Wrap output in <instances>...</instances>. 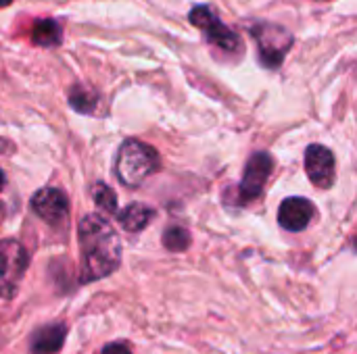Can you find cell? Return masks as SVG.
I'll list each match as a JSON object with an SVG mask.
<instances>
[{"instance_id":"1","label":"cell","mask_w":357,"mask_h":354,"mask_svg":"<svg viewBox=\"0 0 357 354\" xmlns=\"http://www.w3.org/2000/svg\"><path fill=\"white\" fill-rule=\"evenodd\" d=\"M82 252V282H96L111 275L121 261L117 232L100 215H86L77 227Z\"/></svg>"},{"instance_id":"2","label":"cell","mask_w":357,"mask_h":354,"mask_svg":"<svg viewBox=\"0 0 357 354\" xmlns=\"http://www.w3.org/2000/svg\"><path fill=\"white\" fill-rule=\"evenodd\" d=\"M159 167V154L153 146L140 142V140H126L119 146L117 159H115V173L117 179L128 186L136 188L146 177H151Z\"/></svg>"},{"instance_id":"3","label":"cell","mask_w":357,"mask_h":354,"mask_svg":"<svg viewBox=\"0 0 357 354\" xmlns=\"http://www.w3.org/2000/svg\"><path fill=\"white\" fill-rule=\"evenodd\" d=\"M27 250L17 240H0V296L13 298L27 271Z\"/></svg>"},{"instance_id":"4","label":"cell","mask_w":357,"mask_h":354,"mask_svg":"<svg viewBox=\"0 0 357 354\" xmlns=\"http://www.w3.org/2000/svg\"><path fill=\"white\" fill-rule=\"evenodd\" d=\"M188 19L195 27H199L205 33V40L211 42L213 46L226 52H236L243 48V42L238 40V35L232 29H228L224 23H220V19L209 6H195L188 13Z\"/></svg>"},{"instance_id":"5","label":"cell","mask_w":357,"mask_h":354,"mask_svg":"<svg viewBox=\"0 0 357 354\" xmlns=\"http://www.w3.org/2000/svg\"><path fill=\"white\" fill-rule=\"evenodd\" d=\"M253 38L259 46L261 52V61L268 67H278L284 58V54L289 52V48L293 46V35L274 23H257L253 25Z\"/></svg>"},{"instance_id":"6","label":"cell","mask_w":357,"mask_h":354,"mask_svg":"<svg viewBox=\"0 0 357 354\" xmlns=\"http://www.w3.org/2000/svg\"><path fill=\"white\" fill-rule=\"evenodd\" d=\"M272 167H274L272 156L266 152H255L249 159V163L245 167L243 182H241V194H238L241 204H249L251 200H255L261 194V190L272 173Z\"/></svg>"},{"instance_id":"7","label":"cell","mask_w":357,"mask_h":354,"mask_svg":"<svg viewBox=\"0 0 357 354\" xmlns=\"http://www.w3.org/2000/svg\"><path fill=\"white\" fill-rule=\"evenodd\" d=\"M305 171L316 188H322V190L333 188L335 177H337L333 152L322 144H312L305 150Z\"/></svg>"},{"instance_id":"8","label":"cell","mask_w":357,"mask_h":354,"mask_svg":"<svg viewBox=\"0 0 357 354\" xmlns=\"http://www.w3.org/2000/svg\"><path fill=\"white\" fill-rule=\"evenodd\" d=\"M31 211L46 223L56 225L65 221L69 213V200L67 194L59 188H42L31 196Z\"/></svg>"},{"instance_id":"9","label":"cell","mask_w":357,"mask_h":354,"mask_svg":"<svg viewBox=\"0 0 357 354\" xmlns=\"http://www.w3.org/2000/svg\"><path fill=\"white\" fill-rule=\"evenodd\" d=\"M314 213H316V209H314V204L307 198L293 196V198H287L280 204L278 221L289 232H303L312 223Z\"/></svg>"},{"instance_id":"10","label":"cell","mask_w":357,"mask_h":354,"mask_svg":"<svg viewBox=\"0 0 357 354\" xmlns=\"http://www.w3.org/2000/svg\"><path fill=\"white\" fill-rule=\"evenodd\" d=\"M65 336H67L65 323H48L38 328L29 340L31 354H56L63 348Z\"/></svg>"},{"instance_id":"11","label":"cell","mask_w":357,"mask_h":354,"mask_svg":"<svg viewBox=\"0 0 357 354\" xmlns=\"http://www.w3.org/2000/svg\"><path fill=\"white\" fill-rule=\"evenodd\" d=\"M155 217V211L142 202H134L128 204L121 213H119V223L126 232H142Z\"/></svg>"},{"instance_id":"12","label":"cell","mask_w":357,"mask_h":354,"mask_svg":"<svg viewBox=\"0 0 357 354\" xmlns=\"http://www.w3.org/2000/svg\"><path fill=\"white\" fill-rule=\"evenodd\" d=\"M31 38L40 46H56L61 42V27L52 19H42L33 25Z\"/></svg>"},{"instance_id":"13","label":"cell","mask_w":357,"mask_h":354,"mask_svg":"<svg viewBox=\"0 0 357 354\" xmlns=\"http://www.w3.org/2000/svg\"><path fill=\"white\" fill-rule=\"evenodd\" d=\"M69 104L77 111V113H94L96 104H98V96L94 90L90 88H82V86H73L71 94H69Z\"/></svg>"},{"instance_id":"14","label":"cell","mask_w":357,"mask_h":354,"mask_svg":"<svg viewBox=\"0 0 357 354\" xmlns=\"http://www.w3.org/2000/svg\"><path fill=\"white\" fill-rule=\"evenodd\" d=\"M163 244H165L167 250L182 252L190 244V234L184 227H167L165 234H163Z\"/></svg>"},{"instance_id":"15","label":"cell","mask_w":357,"mask_h":354,"mask_svg":"<svg viewBox=\"0 0 357 354\" xmlns=\"http://www.w3.org/2000/svg\"><path fill=\"white\" fill-rule=\"evenodd\" d=\"M92 198H94V202L98 204L100 211H105V213H115L117 211V194L109 186L96 184L94 190H92Z\"/></svg>"},{"instance_id":"16","label":"cell","mask_w":357,"mask_h":354,"mask_svg":"<svg viewBox=\"0 0 357 354\" xmlns=\"http://www.w3.org/2000/svg\"><path fill=\"white\" fill-rule=\"evenodd\" d=\"M102 354H132V351H130L128 342H113L102 348Z\"/></svg>"},{"instance_id":"17","label":"cell","mask_w":357,"mask_h":354,"mask_svg":"<svg viewBox=\"0 0 357 354\" xmlns=\"http://www.w3.org/2000/svg\"><path fill=\"white\" fill-rule=\"evenodd\" d=\"M4 182H6V177H4V173H2V169H0V190L4 188Z\"/></svg>"},{"instance_id":"18","label":"cell","mask_w":357,"mask_h":354,"mask_svg":"<svg viewBox=\"0 0 357 354\" xmlns=\"http://www.w3.org/2000/svg\"><path fill=\"white\" fill-rule=\"evenodd\" d=\"M10 2H13V0H0V6H8Z\"/></svg>"},{"instance_id":"19","label":"cell","mask_w":357,"mask_h":354,"mask_svg":"<svg viewBox=\"0 0 357 354\" xmlns=\"http://www.w3.org/2000/svg\"><path fill=\"white\" fill-rule=\"evenodd\" d=\"M0 211H2V207H0Z\"/></svg>"}]
</instances>
